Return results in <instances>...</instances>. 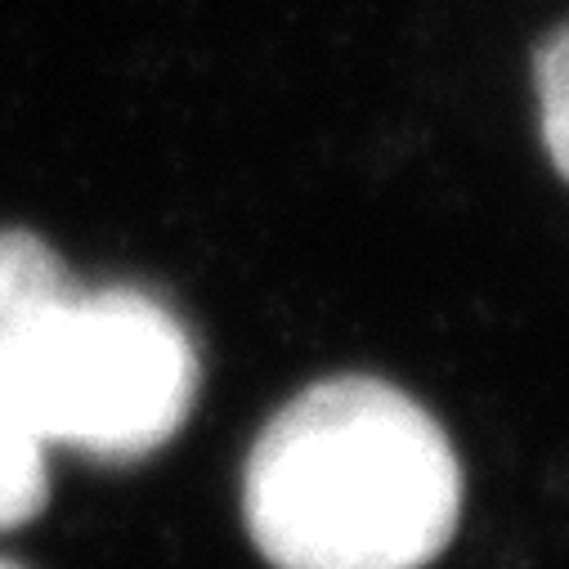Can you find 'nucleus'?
Listing matches in <instances>:
<instances>
[{
	"label": "nucleus",
	"instance_id": "1",
	"mask_svg": "<svg viewBox=\"0 0 569 569\" xmlns=\"http://www.w3.org/2000/svg\"><path fill=\"white\" fill-rule=\"evenodd\" d=\"M242 511L273 569H421L458 533L462 467L417 399L332 377L260 431Z\"/></svg>",
	"mask_w": 569,
	"mask_h": 569
},
{
	"label": "nucleus",
	"instance_id": "2",
	"mask_svg": "<svg viewBox=\"0 0 569 569\" xmlns=\"http://www.w3.org/2000/svg\"><path fill=\"white\" fill-rule=\"evenodd\" d=\"M198 350L139 288H77L28 229H0V399L94 462L158 453L193 408Z\"/></svg>",
	"mask_w": 569,
	"mask_h": 569
},
{
	"label": "nucleus",
	"instance_id": "3",
	"mask_svg": "<svg viewBox=\"0 0 569 569\" xmlns=\"http://www.w3.org/2000/svg\"><path fill=\"white\" fill-rule=\"evenodd\" d=\"M46 440L0 399V529H19L46 511L50 467Z\"/></svg>",
	"mask_w": 569,
	"mask_h": 569
},
{
	"label": "nucleus",
	"instance_id": "4",
	"mask_svg": "<svg viewBox=\"0 0 569 569\" xmlns=\"http://www.w3.org/2000/svg\"><path fill=\"white\" fill-rule=\"evenodd\" d=\"M533 81H538V126L547 158L569 180V23L542 41L533 59Z\"/></svg>",
	"mask_w": 569,
	"mask_h": 569
},
{
	"label": "nucleus",
	"instance_id": "5",
	"mask_svg": "<svg viewBox=\"0 0 569 569\" xmlns=\"http://www.w3.org/2000/svg\"><path fill=\"white\" fill-rule=\"evenodd\" d=\"M0 569H23V565H10V560H0Z\"/></svg>",
	"mask_w": 569,
	"mask_h": 569
}]
</instances>
